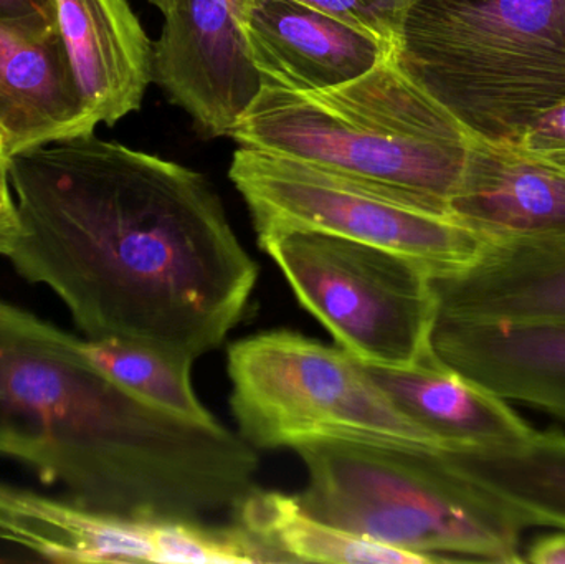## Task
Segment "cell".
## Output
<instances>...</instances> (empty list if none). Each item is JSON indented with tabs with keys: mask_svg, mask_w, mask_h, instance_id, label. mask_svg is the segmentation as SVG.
Segmentation results:
<instances>
[{
	"mask_svg": "<svg viewBox=\"0 0 565 564\" xmlns=\"http://www.w3.org/2000/svg\"><path fill=\"white\" fill-rule=\"evenodd\" d=\"M0 540L58 563H154L151 522L0 482Z\"/></svg>",
	"mask_w": 565,
	"mask_h": 564,
	"instance_id": "obj_17",
	"label": "cell"
},
{
	"mask_svg": "<svg viewBox=\"0 0 565 564\" xmlns=\"http://www.w3.org/2000/svg\"><path fill=\"white\" fill-rule=\"evenodd\" d=\"M257 234L299 304L342 351L387 368L414 366L434 354L437 301L430 268L312 228L265 227Z\"/></svg>",
	"mask_w": 565,
	"mask_h": 564,
	"instance_id": "obj_7",
	"label": "cell"
},
{
	"mask_svg": "<svg viewBox=\"0 0 565 564\" xmlns=\"http://www.w3.org/2000/svg\"><path fill=\"white\" fill-rule=\"evenodd\" d=\"M526 562L565 564V530L536 540L527 550Z\"/></svg>",
	"mask_w": 565,
	"mask_h": 564,
	"instance_id": "obj_25",
	"label": "cell"
},
{
	"mask_svg": "<svg viewBox=\"0 0 565 564\" xmlns=\"http://www.w3.org/2000/svg\"><path fill=\"white\" fill-rule=\"evenodd\" d=\"M361 364L395 406L445 449H511L536 430L510 401L447 366L435 353L407 368Z\"/></svg>",
	"mask_w": 565,
	"mask_h": 564,
	"instance_id": "obj_16",
	"label": "cell"
},
{
	"mask_svg": "<svg viewBox=\"0 0 565 564\" xmlns=\"http://www.w3.org/2000/svg\"><path fill=\"white\" fill-rule=\"evenodd\" d=\"M9 156H7L6 152L2 151V148H0V171L9 172Z\"/></svg>",
	"mask_w": 565,
	"mask_h": 564,
	"instance_id": "obj_28",
	"label": "cell"
},
{
	"mask_svg": "<svg viewBox=\"0 0 565 564\" xmlns=\"http://www.w3.org/2000/svg\"><path fill=\"white\" fill-rule=\"evenodd\" d=\"M149 2H151L152 6L158 7L166 17L169 15V13H171L179 3H181V0H149Z\"/></svg>",
	"mask_w": 565,
	"mask_h": 564,
	"instance_id": "obj_27",
	"label": "cell"
},
{
	"mask_svg": "<svg viewBox=\"0 0 565 564\" xmlns=\"http://www.w3.org/2000/svg\"><path fill=\"white\" fill-rule=\"evenodd\" d=\"M20 234L19 211L10 188L9 172L0 171V257L6 258Z\"/></svg>",
	"mask_w": 565,
	"mask_h": 564,
	"instance_id": "obj_24",
	"label": "cell"
},
{
	"mask_svg": "<svg viewBox=\"0 0 565 564\" xmlns=\"http://www.w3.org/2000/svg\"><path fill=\"white\" fill-rule=\"evenodd\" d=\"M0 148H2V151H3L2 136H0ZM3 152H6V151H3ZM6 155H7V152H6Z\"/></svg>",
	"mask_w": 565,
	"mask_h": 564,
	"instance_id": "obj_29",
	"label": "cell"
},
{
	"mask_svg": "<svg viewBox=\"0 0 565 564\" xmlns=\"http://www.w3.org/2000/svg\"><path fill=\"white\" fill-rule=\"evenodd\" d=\"M154 563L257 564L277 563L274 553L237 523H152Z\"/></svg>",
	"mask_w": 565,
	"mask_h": 564,
	"instance_id": "obj_21",
	"label": "cell"
},
{
	"mask_svg": "<svg viewBox=\"0 0 565 564\" xmlns=\"http://www.w3.org/2000/svg\"><path fill=\"white\" fill-rule=\"evenodd\" d=\"M20 234L6 260L83 338L194 364L247 313L257 262L201 172L95 132L12 156Z\"/></svg>",
	"mask_w": 565,
	"mask_h": 564,
	"instance_id": "obj_1",
	"label": "cell"
},
{
	"mask_svg": "<svg viewBox=\"0 0 565 564\" xmlns=\"http://www.w3.org/2000/svg\"><path fill=\"white\" fill-rule=\"evenodd\" d=\"M252 0H181L154 43V82L209 138L231 136L262 89L247 40Z\"/></svg>",
	"mask_w": 565,
	"mask_h": 564,
	"instance_id": "obj_9",
	"label": "cell"
},
{
	"mask_svg": "<svg viewBox=\"0 0 565 564\" xmlns=\"http://www.w3.org/2000/svg\"><path fill=\"white\" fill-rule=\"evenodd\" d=\"M514 142L531 155L565 168V102L533 119Z\"/></svg>",
	"mask_w": 565,
	"mask_h": 564,
	"instance_id": "obj_23",
	"label": "cell"
},
{
	"mask_svg": "<svg viewBox=\"0 0 565 564\" xmlns=\"http://www.w3.org/2000/svg\"><path fill=\"white\" fill-rule=\"evenodd\" d=\"M444 450L461 476L524 529L565 530V434L561 430H534L511 449Z\"/></svg>",
	"mask_w": 565,
	"mask_h": 564,
	"instance_id": "obj_18",
	"label": "cell"
},
{
	"mask_svg": "<svg viewBox=\"0 0 565 564\" xmlns=\"http://www.w3.org/2000/svg\"><path fill=\"white\" fill-rule=\"evenodd\" d=\"M394 58L468 132L514 141L565 102V0H418Z\"/></svg>",
	"mask_w": 565,
	"mask_h": 564,
	"instance_id": "obj_5",
	"label": "cell"
},
{
	"mask_svg": "<svg viewBox=\"0 0 565 564\" xmlns=\"http://www.w3.org/2000/svg\"><path fill=\"white\" fill-rule=\"evenodd\" d=\"M232 522L264 543L277 563H431L417 553L322 522L302 509L298 497L286 493L255 490L234 510Z\"/></svg>",
	"mask_w": 565,
	"mask_h": 564,
	"instance_id": "obj_19",
	"label": "cell"
},
{
	"mask_svg": "<svg viewBox=\"0 0 565 564\" xmlns=\"http://www.w3.org/2000/svg\"><path fill=\"white\" fill-rule=\"evenodd\" d=\"M95 129L56 15H0V136L7 156Z\"/></svg>",
	"mask_w": 565,
	"mask_h": 564,
	"instance_id": "obj_10",
	"label": "cell"
},
{
	"mask_svg": "<svg viewBox=\"0 0 565 564\" xmlns=\"http://www.w3.org/2000/svg\"><path fill=\"white\" fill-rule=\"evenodd\" d=\"M0 456L103 515L204 522L258 489L257 449L152 406L86 341L0 297Z\"/></svg>",
	"mask_w": 565,
	"mask_h": 564,
	"instance_id": "obj_2",
	"label": "cell"
},
{
	"mask_svg": "<svg viewBox=\"0 0 565 564\" xmlns=\"http://www.w3.org/2000/svg\"><path fill=\"white\" fill-rule=\"evenodd\" d=\"M374 36L388 52L401 42L402 30L418 0H299Z\"/></svg>",
	"mask_w": 565,
	"mask_h": 564,
	"instance_id": "obj_22",
	"label": "cell"
},
{
	"mask_svg": "<svg viewBox=\"0 0 565 564\" xmlns=\"http://www.w3.org/2000/svg\"><path fill=\"white\" fill-rule=\"evenodd\" d=\"M450 214L488 241L564 234L565 168L514 141L468 132Z\"/></svg>",
	"mask_w": 565,
	"mask_h": 564,
	"instance_id": "obj_13",
	"label": "cell"
},
{
	"mask_svg": "<svg viewBox=\"0 0 565 564\" xmlns=\"http://www.w3.org/2000/svg\"><path fill=\"white\" fill-rule=\"evenodd\" d=\"M85 341L99 368L136 396L194 423H218L199 401L188 361L122 341Z\"/></svg>",
	"mask_w": 565,
	"mask_h": 564,
	"instance_id": "obj_20",
	"label": "cell"
},
{
	"mask_svg": "<svg viewBox=\"0 0 565 564\" xmlns=\"http://www.w3.org/2000/svg\"><path fill=\"white\" fill-rule=\"evenodd\" d=\"M228 376L238 434L255 449L315 439L445 449L339 347L267 331L228 348Z\"/></svg>",
	"mask_w": 565,
	"mask_h": 564,
	"instance_id": "obj_6",
	"label": "cell"
},
{
	"mask_svg": "<svg viewBox=\"0 0 565 564\" xmlns=\"http://www.w3.org/2000/svg\"><path fill=\"white\" fill-rule=\"evenodd\" d=\"M45 13L56 15L53 0H0V15H29Z\"/></svg>",
	"mask_w": 565,
	"mask_h": 564,
	"instance_id": "obj_26",
	"label": "cell"
},
{
	"mask_svg": "<svg viewBox=\"0 0 565 564\" xmlns=\"http://www.w3.org/2000/svg\"><path fill=\"white\" fill-rule=\"evenodd\" d=\"M228 138L401 189L450 214L468 131L395 62L319 92L262 86ZM451 215V214H450Z\"/></svg>",
	"mask_w": 565,
	"mask_h": 564,
	"instance_id": "obj_3",
	"label": "cell"
},
{
	"mask_svg": "<svg viewBox=\"0 0 565 564\" xmlns=\"http://www.w3.org/2000/svg\"><path fill=\"white\" fill-rule=\"evenodd\" d=\"M438 360L498 396L565 423V323L435 317Z\"/></svg>",
	"mask_w": 565,
	"mask_h": 564,
	"instance_id": "obj_12",
	"label": "cell"
},
{
	"mask_svg": "<svg viewBox=\"0 0 565 564\" xmlns=\"http://www.w3.org/2000/svg\"><path fill=\"white\" fill-rule=\"evenodd\" d=\"M228 178L247 202L255 231L312 228L397 252L434 275L470 264L488 242L401 189L262 149L241 146Z\"/></svg>",
	"mask_w": 565,
	"mask_h": 564,
	"instance_id": "obj_8",
	"label": "cell"
},
{
	"mask_svg": "<svg viewBox=\"0 0 565 564\" xmlns=\"http://www.w3.org/2000/svg\"><path fill=\"white\" fill-rule=\"evenodd\" d=\"M86 111L113 126L138 111L154 82V45L128 0H53Z\"/></svg>",
	"mask_w": 565,
	"mask_h": 564,
	"instance_id": "obj_15",
	"label": "cell"
},
{
	"mask_svg": "<svg viewBox=\"0 0 565 564\" xmlns=\"http://www.w3.org/2000/svg\"><path fill=\"white\" fill-rule=\"evenodd\" d=\"M298 500L309 515L431 563H520L524 526L458 472L444 449L315 439Z\"/></svg>",
	"mask_w": 565,
	"mask_h": 564,
	"instance_id": "obj_4",
	"label": "cell"
},
{
	"mask_svg": "<svg viewBox=\"0 0 565 564\" xmlns=\"http://www.w3.org/2000/svg\"><path fill=\"white\" fill-rule=\"evenodd\" d=\"M437 317L565 323V232L488 241L460 268L431 275Z\"/></svg>",
	"mask_w": 565,
	"mask_h": 564,
	"instance_id": "obj_11",
	"label": "cell"
},
{
	"mask_svg": "<svg viewBox=\"0 0 565 564\" xmlns=\"http://www.w3.org/2000/svg\"><path fill=\"white\" fill-rule=\"evenodd\" d=\"M247 40L262 86L319 92L391 55L374 36L299 0H252Z\"/></svg>",
	"mask_w": 565,
	"mask_h": 564,
	"instance_id": "obj_14",
	"label": "cell"
}]
</instances>
